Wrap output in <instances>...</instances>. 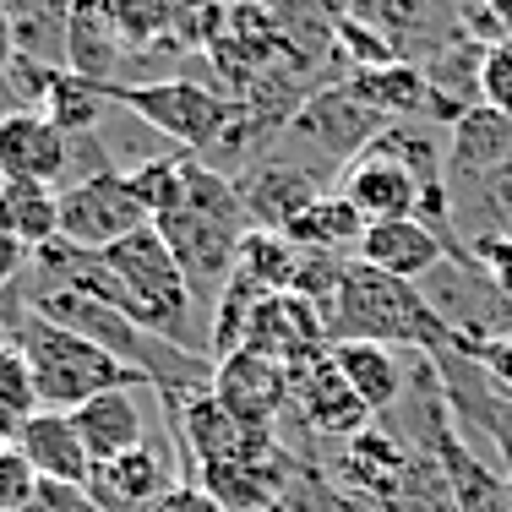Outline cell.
Here are the masks:
<instances>
[{
  "mask_svg": "<svg viewBox=\"0 0 512 512\" xmlns=\"http://www.w3.org/2000/svg\"><path fill=\"white\" fill-rule=\"evenodd\" d=\"M153 229L175 251L197 306H218V295H224L229 273L240 262V246L251 235V218H246V202H240L235 180L224 169H213L207 158L186 153V164H180V197L153 218Z\"/></svg>",
  "mask_w": 512,
  "mask_h": 512,
  "instance_id": "cell-1",
  "label": "cell"
},
{
  "mask_svg": "<svg viewBox=\"0 0 512 512\" xmlns=\"http://www.w3.org/2000/svg\"><path fill=\"white\" fill-rule=\"evenodd\" d=\"M327 338L333 344H387V349H414V355H442L453 344L447 322L425 300L420 284L387 278L349 256L344 284L327 306Z\"/></svg>",
  "mask_w": 512,
  "mask_h": 512,
  "instance_id": "cell-2",
  "label": "cell"
},
{
  "mask_svg": "<svg viewBox=\"0 0 512 512\" xmlns=\"http://www.w3.org/2000/svg\"><path fill=\"white\" fill-rule=\"evenodd\" d=\"M6 327H11V349L28 360L44 409L77 414L82 404H93L99 393H115V387H153L142 371H131V365H120L115 355L93 349L88 338L55 327L50 316H39L28 300L17 306V316H11Z\"/></svg>",
  "mask_w": 512,
  "mask_h": 512,
  "instance_id": "cell-3",
  "label": "cell"
},
{
  "mask_svg": "<svg viewBox=\"0 0 512 512\" xmlns=\"http://www.w3.org/2000/svg\"><path fill=\"white\" fill-rule=\"evenodd\" d=\"M109 99L126 109L131 120H142L148 131L169 137L180 153H213L224 142L229 120H235V99H224L218 88L191 77H158V82H115Z\"/></svg>",
  "mask_w": 512,
  "mask_h": 512,
  "instance_id": "cell-4",
  "label": "cell"
},
{
  "mask_svg": "<svg viewBox=\"0 0 512 512\" xmlns=\"http://www.w3.org/2000/svg\"><path fill=\"white\" fill-rule=\"evenodd\" d=\"M148 224L153 213L142 202L131 169H99V175H82L77 186H60V240L66 246L109 251Z\"/></svg>",
  "mask_w": 512,
  "mask_h": 512,
  "instance_id": "cell-5",
  "label": "cell"
},
{
  "mask_svg": "<svg viewBox=\"0 0 512 512\" xmlns=\"http://www.w3.org/2000/svg\"><path fill=\"white\" fill-rule=\"evenodd\" d=\"M338 180H344L338 191L355 202V213L365 218V224H387V218H420V207L431 202V224L442 229L447 213H453L447 186H425V180L414 175L409 164H398V158L382 153V148H365Z\"/></svg>",
  "mask_w": 512,
  "mask_h": 512,
  "instance_id": "cell-6",
  "label": "cell"
},
{
  "mask_svg": "<svg viewBox=\"0 0 512 512\" xmlns=\"http://www.w3.org/2000/svg\"><path fill=\"white\" fill-rule=\"evenodd\" d=\"M382 126H387V120L376 115V109L365 104L349 82H338V88L311 93V99L289 115V153H295V148H316L322 158H338V164L349 169L376 137H382Z\"/></svg>",
  "mask_w": 512,
  "mask_h": 512,
  "instance_id": "cell-7",
  "label": "cell"
},
{
  "mask_svg": "<svg viewBox=\"0 0 512 512\" xmlns=\"http://www.w3.org/2000/svg\"><path fill=\"white\" fill-rule=\"evenodd\" d=\"M289 398L300 404V420L311 425L316 436H327V442L349 447L355 436H365L376 425V414L355 398V387L338 376L333 365V349H322V355L289 365Z\"/></svg>",
  "mask_w": 512,
  "mask_h": 512,
  "instance_id": "cell-8",
  "label": "cell"
},
{
  "mask_svg": "<svg viewBox=\"0 0 512 512\" xmlns=\"http://www.w3.org/2000/svg\"><path fill=\"white\" fill-rule=\"evenodd\" d=\"M213 398L251 431H273L278 414L289 404V365L256 355V349H235V355L213 360Z\"/></svg>",
  "mask_w": 512,
  "mask_h": 512,
  "instance_id": "cell-9",
  "label": "cell"
},
{
  "mask_svg": "<svg viewBox=\"0 0 512 512\" xmlns=\"http://www.w3.org/2000/svg\"><path fill=\"white\" fill-rule=\"evenodd\" d=\"M235 186H240V202H246L251 229H273V235H284L289 218L306 213V207L322 197V175L284 148H273L256 169H246V180H235Z\"/></svg>",
  "mask_w": 512,
  "mask_h": 512,
  "instance_id": "cell-10",
  "label": "cell"
},
{
  "mask_svg": "<svg viewBox=\"0 0 512 512\" xmlns=\"http://www.w3.org/2000/svg\"><path fill=\"white\" fill-rule=\"evenodd\" d=\"M355 256L387 278L425 284L442 262H453V240L425 218H387V224H365V240Z\"/></svg>",
  "mask_w": 512,
  "mask_h": 512,
  "instance_id": "cell-11",
  "label": "cell"
},
{
  "mask_svg": "<svg viewBox=\"0 0 512 512\" xmlns=\"http://www.w3.org/2000/svg\"><path fill=\"white\" fill-rule=\"evenodd\" d=\"M175 458L169 447H158V436L137 453L115 458V463H93V480H88V496L99 512H153L175 491Z\"/></svg>",
  "mask_w": 512,
  "mask_h": 512,
  "instance_id": "cell-12",
  "label": "cell"
},
{
  "mask_svg": "<svg viewBox=\"0 0 512 512\" xmlns=\"http://www.w3.org/2000/svg\"><path fill=\"white\" fill-rule=\"evenodd\" d=\"M0 180H39V186L71 180V137L44 109L0 120Z\"/></svg>",
  "mask_w": 512,
  "mask_h": 512,
  "instance_id": "cell-13",
  "label": "cell"
},
{
  "mask_svg": "<svg viewBox=\"0 0 512 512\" xmlns=\"http://www.w3.org/2000/svg\"><path fill=\"white\" fill-rule=\"evenodd\" d=\"M142 398H153V387H115V393H99L93 404H82L71 414L93 463H115V458H126V453L153 442L148 404Z\"/></svg>",
  "mask_w": 512,
  "mask_h": 512,
  "instance_id": "cell-14",
  "label": "cell"
},
{
  "mask_svg": "<svg viewBox=\"0 0 512 512\" xmlns=\"http://www.w3.org/2000/svg\"><path fill=\"white\" fill-rule=\"evenodd\" d=\"M512 164V120L496 109H469L447 137V191H469Z\"/></svg>",
  "mask_w": 512,
  "mask_h": 512,
  "instance_id": "cell-15",
  "label": "cell"
},
{
  "mask_svg": "<svg viewBox=\"0 0 512 512\" xmlns=\"http://www.w3.org/2000/svg\"><path fill=\"white\" fill-rule=\"evenodd\" d=\"M17 453L33 463L39 480H55V485H88L93 480V458L77 436V420L60 409H39L28 425L17 431Z\"/></svg>",
  "mask_w": 512,
  "mask_h": 512,
  "instance_id": "cell-16",
  "label": "cell"
},
{
  "mask_svg": "<svg viewBox=\"0 0 512 512\" xmlns=\"http://www.w3.org/2000/svg\"><path fill=\"white\" fill-rule=\"evenodd\" d=\"M120 66H126V39L115 28L109 0H71V33H66V71L88 82L115 88Z\"/></svg>",
  "mask_w": 512,
  "mask_h": 512,
  "instance_id": "cell-17",
  "label": "cell"
},
{
  "mask_svg": "<svg viewBox=\"0 0 512 512\" xmlns=\"http://www.w3.org/2000/svg\"><path fill=\"white\" fill-rule=\"evenodd\" d=\"M333 365L355 398L371 414H387L404 404V387H409V371H404V349H387V344H333Z\"/></svg>",
  "mask_w": 512,
  "mask_h": 512,
  "instance_id": "cell-18",
  "label": "cell"
},
{
  "mask_svg": "<svg viewBox=\"0 0 512 512\" xmlns=\"http://www.w3.org/2000/svg\"><path fill=\"white\" fill-rule=\"evenodd\" d=\"M284 240L306 256H344V251H360L365 240V218L355 213V202L344 191H322L306 213L289 218Z\"/></svg>",
  "mask_w": 512,
  "mask_h": 512,
  "instance_id": "cell-19",
  "label": "cell"
},
{
  "mask_svg": "<svg viewBox=\"0 0 512 512\" xmlns=\"http://www.w3.org/2000/svg\"><path fill=\"white\" fill-rule=\"evenodd\" d=\"M0 11L17 33V60H33L44 71H66L71 0H0Z\"/></svg>",
  "mask_w": 512,
  "mask_h": 512,
  "instance_id": "cell-20",
  "label": "cell"
},
{
  "mask_svg": "<svg viewBox=\"0 0 512 512\" xmlns=\"http://www.w3.org/2000/svg\"><path fill=\"white\" fill-rule=\"evenodd\" d=\"M349 88H355L382 120H414V115H425V109H436L431 77H425V66H414V60L355 71V77H349Z\"/></svg>",
  "mask_w": 512,
  "mask_h": 512,
  "instance_id": "cell-21",
  "label": "cell"
},
{
  "mask_svg": "<svg viewBox=\"0 0 512 512\" xmlns=\"http://www.w3.org/2000/svg\"><path fill=\"white\" fill-rule=\"evenodd\" d=\"M0 202L11 213V235L28 251H44L60 240V186L39 180H0Z\"/></svg>",
  "mask_w": 512,
  "mask_h": 512,
  "instance_id": "cell-22",
  "label": "cell"
},
{
  "mask_svg": "<svg viewBox=\"0 0 512 512\" xmlns=\"http://www.w3.org/2000/svg\"><path fill=\"white\" fill-rule=\"evenodd\" d=\"M109 104H115V99H109L104 82H88V77H77V71H55L50 88H44V115H50L71 142L93 137Z\"/></svg>",
  "mask_w": 512,
  "mask_h": 512,
  "instance_id": "cell-23",
  "label": "cell"
},
{
  "mask_svg": "<svg viewBox=\"0 0 512 512\" xmlns=\"http://www.w3.org/2000/svg\"><path fill=\"white\" fill-rule=\"evenodd\" d=\"M447 409H453L458 425L469 420V425H480V431L491 436L496 458H502V474H507V485H512V398L480 371V398H447Z\"/></svg>",
  "mask_w": 512,
  "mask_h": 512,
  "instance_id": "cell-24",
  "label": "cell"
},
{
  "mask_svg": "<svg viewBox=\"0 0 512 512\" xmlns=\"http://www.w3.org/2000/svg\"><path fill=\"white\" fill-rule=\"evenodd\" d=\"M44 404H39V387H33V371L17 349H0V431L17 442V431L33 420Z\"/></svg>",
  "mask_w": 512,
  "mask_h": 512,
  "instance_id": "cell-25",
  "label": "cell"
},
{
  "mask_svg": "<svg viewBox=\"0 0 512 512\" xmlns=\"http://www.w3.org/2000/svg\"><path fill=\"white\" fill-rule=\"evenodd\" d=\"M109 11H115V28L126 39V50H137V44L164 39L169 17H175V0H109Z\"/></svg>",
  "mask_w": 512,
  "mask_h": 512,
  "instance_id": "cell-26",
  "label": "cell"
},
{
  "mask_svg": "<svg viewBox=\"0 0 512 512\" xmlns=\"http://www.w3.org/2000/svg\"><path fill=\"white\" fill-rule=\"evenodd\" d=\"M480 104L512 120V39H502V44H491V50H485V66H480Z\"/></svg>",
  "mask_w": 512,
  "mask_h": 512,
  "instance_id": "cell-27",
  "label": "cell"
},
{
  "mask_svg": "<svg viewBox=\"0 0 512 512\" xmlns=\"http://www.w3.org/2000/svg\"><path fill=\"white\" fill-rule=\"evenodd\" d=\"M33 491H39V474H33V463L17 453V442L0 447V512H17L33 502Z\"/></svg>",
  "mask_w": 512,
  "mask_h": 512,
  "instance_id": "cell-28",
  "label": "cell"
},
{
  "mask_svg": "<svg viewBox=\"0 0 512 512\" xmlns=\"http://www.w3.org/2000/svg\"><path fill=\"white\" fill-rule=\"evenodd\" d=\"M458 349L512 398V333H507V338H480V344H458Z\"/></svg>",
  "mask_w": 512,
  "mask_h": 512,
  "instance_id": "cell-29",
  "label": "cell"
},
{
  "mask_svg": "<svg viewBox=\"0 0 512 512\" xmlns=\"http://www.w3.org/2000/svg\"><path fill=\"white\" fill-rule=\"evenodd\" d=\"M17 512H99L88 496V485H55V480H39V491H33L28 507Z\"/></svg>",
  "mask_w": 512,
  "mask_h": 512,
  "instance_id": "cell-30",
  "label": "cell"
},
{
  "mask_svg": "<svg viewBox=\"0 0 512 512\" xmlns=\"http://www.w3.org/2000/svg\"><path fill=\"white\" fill-rule=\"evenodd\" d=\"M153 512H224V507H218V502L202 491L197 480H180L175 491H169V496H164V502H158Z\"/></svg>",
  "mask_w": 512,
  "mask_h": 512,
  "instance_id": "cell-31",
  "label": "cell"
},
{
  "mask_svg": "<svg viewBox=\"0 0 512 512\" xmlns=\"http://www.w3.org/2000/svg\"><path fill=\"white\" fill-rule=\"evenodd\" d=\"M28 267H33V251L22 246V240L0 235V289L22 284V278H28Z\"/></svg>",
  "mask_w": 512,
  "mask_h": 512,
  "instance_id": "cell-32",
  "label": "cell"
},
{
  "mask_svg": "<svg viewBox=\"0 0 512 512\" xmlns=\"http://www.w3.org/2000/svg\"><path fill=\"white\" fill-rule=\"evenodd\" d=\"M11 60H17V33H11L6 11H0V71H11Z\"/></svg>",
  "mask_w": 512,
  "mask_h": 512,
  "instance_id": "cell-33",
  "label": "cell"
},
{
  "mask_svg": "<svg viewBox=\"0 0 512 512\" xmlns=\"http://www.w3.org/2000/svg\"><path fill=\"white\" fill-rule=\"evenodd\" d=\"M485 11H491V22L502 28V39H512V0H480Z\"/></svg>",
  "mask_w": 512,
  "mask_h": 512,
  "instance_id": "cell-34",
  "label": "cell"
},
{
  "mask_svg": "<svg viewBox=\"0 0 512 512\" xmlns=\"http://www.w3.org/2000/svg\"><path fill=\"white\" fill-rule=\"evenodd\" d=\"M0 349H11V327L6 322H0Z\"/></svg>",
  "mask_w": 512,
  "mask_h": 512,
  "instance_id": "cell-35",
  "label": "cell"
},
{
  "mask_svg": "<svg viewBox=\"0 0 512 512\" xmlns=\"http://www.w3.org/2000/svg\"><path fill=\"white\" fill-rule=\"evenodd\" d=\"M0 447H11V436H6V431H0Z\"/></svg>",
  "mask_w": 512,
  "mask_h": 512,
  "instance_id": "cell-36",
  "label": "cell"
},
{
  "mask_svg": "<svg viewBox=\"0 0 512 512\" xmlns=\"http://www.w3.org/2000/svg\"><path fill=\"white\" fill-rule=\"evenodd\" d=\"M458 6H463V0H458Z\"/></svg>",
  "mask_w": 512,
  "mask_h": 512,
  "instance_id": "cell-37",
  "label": "cell"
}]
</instances>
